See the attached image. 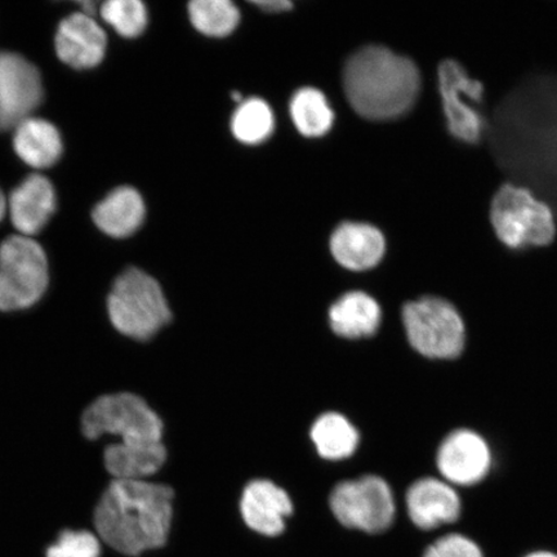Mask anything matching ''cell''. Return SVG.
Returning <instances> with one entry per match:
<instances>
[{
	"label": "cell",
	"instance_id": "cell-1",
	"mask_svg": "<svg viewBox=\"0 0 557 557\" xmlns=\"http://www.w3.org/2000/svg\"><path fill=\"white\" fill-rule=\"evenodd\" d=\"M172 487L145 480H114L95 510L99 537L116 553L138 556L165 545L173 518Z\"/></svg>",
	"mask_w": 557,
	"mask_h": 557
},
{
	"label": "cell",
	"instance_id": "cell-2",
	"mask_svg": "<svg viewBox=\"0 0 557 557\" xmlns=\"http://www.w3.org/2000/svg\"><path fill=\"white\" fill-rule=\"evenodd\" d=\"M344 86L348 102L361 116L394 120L413 107L421 88L412 60L381 46H368L346 62Z\"/></svg>",
	"mask_w": 557,
	"mask_h": 557
},
{
	"label": "cell",
	"instance_id": "cell-3",
	"mask_svg": "<svg viewBox=\"0 0 557 557\" xmlns=\"http://www.w3.org/2000/svg\"><path fill=\"white\" fill-rule=\"evenodd\" d=\"M108 311L116 331L138 341L154 337L172 319L159 283L136 268L116 277L108 298Z\"/></svg>",
	"mask_w": 557,
	"mask_h": 557
},
{
	"label": "cell",
	"instance_id": "cell-4",
	"mask_svg": "<svg viewBox=\"0 0 557 557\" xmlns=\"http://www.w3.org/2000/svg\"><path fill=\"white\" fill-rule=\"evenodd\" d=\"M83 434L89 441L102 435L122 437L125 447L163 444V422L139 396L131 393L103 395L82 417Z\"/></svg>",
	"mask_w": 557,
	"mask_h": 557
},
{
	"label": "cell",
	"instance_id": "cell-5",
	"mask_svg": "<svg viewBox=\"0 0 557 557\" xmlns=\"http://www.w3.org/2000/svg\"><path fill=\"white\" fill-rule=\"evenodd\" d=\"M403 324L410 346L433 360H455L466 347V324L455 305L424 296L404 305Z\"/></svg>",
	"mask_w": 557,
	"mask_h": 557
},
{
	"label": "cell",
	"instance_id": "cell-6",
	"mask_svg": "<svg viewBox=\"0 0 557 557\" xmlns=\"http://www.w3.org/2000/svg\"><path fill=\"white\" fill-rule=\"evenodd\" d=\"M491 222L497 238L511 249L543 247L556 235L555 215L527 187L506 184L491 205Z\"/></svg>",
	"mask_w": 557,
	"mask_h": 557
},
{
	"label": "cell",
	"instance_id": "cell-7",
	"mask_svg": "<svg viewBox=\"0 0 557 557\" xmlns=\"http://www.w3.org/2000/svg\"><path fill=\"white\" fill-rule=\"evenodd\" d=\"M48 281L40 244L27 236H10L0 244V311L30 308L45 295Z\"/></svg>",
	"mask_w": 557,
	"mask_h": 557
},
{
	"label": "cell",
	"instance_id": "cell-8",
	"mask_svg": "<svg viewBox=\"0 0 557 557\" xmlns=\"http://www.w3.org/2000/svg\"><path fill=\"white\" fill-rule=\"evenodd\" d=\"M331 508L341 524L369 534L387 531L396 515L392 487L375 475L338 484L331 494Z\"/></svg>",
	"mask_w": 557,
	"mask_h": 557
},
{
	"label": "cell",
	"instance_id": "cell-9",
	"mask_svg": "<svg viewBox=\"0 0 557 557\" xmlns=\"http://www.w3.org/2000/svg\"><path fill=\"white\" fill-rule=\"evenodd\" d=\"M437 83L450 134L459 141L478 143L483 136L484 120L475 104L483 99V83L471 78L455 60L438 65Z\"/></svg>",
	"mask_w": 557,
	"mask_h": 557
},
{
	"label": "cell",
	"instance_id": "cell-10",
	"mask_svg": "<svg viewBox=\"0 0 557 557\" xmlns=\"http://www.w3.org/2000/svg\"><path fill=\"white\" fill-rule=\"evenodd\" d=\"M493 450L476 430L459 428L438 444L435 457L438 475L455 487L483 483L493 468Z\"/></svg>",
	"mask_w": 557,
	"mask_h": 557
},
{
	"label": "cell",
	"instance_id": "cell-11",
	"mask_svg": "<svg viewBox=\"0 0 557 557\" xmlns=\"http://www.w3.org/2000/svg\"><path fill=\"white\" fill-rule=\"evenodd\" d=\"M44 101L39 70L15 52H0V131L15 129Z\"/></svg>",
	"mask_w": 557,
	"mask_h": 557
},
{
	"label": "cell",
	"instance_id": "cell-12",
	"mask_svg": "<svg viewBox=\"0 0 557 557\" xmlns=\"http://www.w3.org/2000/svg\"><path fill=\"white\" fill-rule=\"evenodd\" d=\"M410 521L421 531H434L453 524L462 513V499L457 487L442 478L426 476L416 480L406 496Z\"/></svg>",
	"mask_w": 557,
	"mask_h": 557
},
{
	"label": "cell",
	"instance_id": "cell-13",
	"mask_svg": "<svg viewBox=\"0 0 557 557\" xmlns=\"http://www.w3.org/2000/svg\"><path fill=\"white\" fill-rule=\"evenodd\" d=\"M54 45L64 64L86 70L101 64L108 38L92 17L79 12L61 21Z\"/></svg>",
	"mask_w": 557,
	"mask_h": 557
},
{
	"label": "cell",
	"instance_id": "cell-14",
	"mask_svg": "<svg viewBox=\"0 0 557 557\" xmlns=\"http://www.w3.org/2000/svg\"><path fill=\"white\" fill-rule=\"evenodd\" d=\"M240 512L252 531L276 537L284 532L285 519L294 512V504L281 486L269 480H256L243 492Z\"/></svg>",
	"mask_w": 557,
	"mask_h": 557
},
{
	"label": "cell",
	"instance_id": "cell-15",
	"mask_svg": "<svg viewBox=\"0 0 557 557\" xmlns=\"http://www.w3.org/2000/svg\"><path fill=\"white\" fill-rule=\"evenodd\" d=\"M55 206L51 181L41 174H30L11 194L12 224L25 236L37 235L51 220Z\"/></svg>",
	"mask_w": 557,
	"mask_h": 557
},
{
	"label": "cell",
	"instance_id": "cell-16",
	"mask_svg": "<svg viewBox=\"0 0 557 557\" xmlns=\"http://www.w3.org/2000/svg\"><path fill=\"white\" fill-rule=\"evenodd\" d=\"M331 249L344 268L363 271L377 267L385 256L386 242L377 227L345 222L333 233Z\"/></svg>",
	"mask_w": 557,
	"mask_h": 557
},
{
	"label": "cell",
	"instance_id": "cell-17",
	"mask_svg": "<svg viewBox=\"0 0 557 557\" xmlns=\"http://www.w3.org/2000/svg\"><path fill=\"white\" fill-rule=\"evenodd\" d=\"M145 213L141 195L134 187L121 186L96 206L92 218L101 232L123 239L141 227Z\"/></svg>",
	"mask_w": 557,
	"mask_h": 557
},
{
	"label": "cell",
	"instance_id": "cell-18",
	"mask_svg": "<svg viewBox=\"0 0 557 557\" xmlns=\"http://www.w3.org/2000/svg\"><path fill=\"white\" fill-rule=\"evenodd\" d=\"M13 146L21 160L37 170L51 169L59 162L64 146L54 125L38 117H27L15 128Z\"/></svg>",
	"mask_w": 557,
	"mask_h": 557
},
{
	"label": "cell",
	"instance_id": "cell-19",
	"mask_svg": "<svg viewBox=\"0 0 557 557\" xmlns=\"http://www.w3.org/2000/svg\"><path fill=\"white\" fill-rule=\"evenodd\" d=\"M381 320V306L364 292H350L341 297L330 310L333 332L345 338L372 336L379 331Z\"/></svg>",
	"mask_w": 557,
	"mask_h": 557
},
{
	"label": "cell",
	"instance_id": "cell-20",
	"mask_svg": "<svg viewBox=\"0 0 557 557\" xmlns=\"http://www.w3.org/2000/svg\"><path fill=\"white\" fill-rule=\"evenodd\" d=\"M104 466L114 480H145L163 468L164 444L150 447H125L120 443L104 449Z\"/></svg>",
	"mask_w": 557,
	"mask_h": 557
},
{
	"label": "cell",
	"instance_id": "cell-21",
	"mask_svg": "<svg viewBox=\"0 0 557 557\" xmlns=\"http://www.w3.org/2000/svg\"><path fill=\"white\" fill-rule=\"evenodd\" d=\"M311 438L319 455L331 461L350 457L359 444L357 429L338 413L319 417L311 429Z\"/></svg>",
	"mask_w": 557,
	"mask_h": 557
},
{
	"label": "cell",
	"instance_id": "cell-22",
	"mask_svg": "<svg viewBox=\"0 0 557 557\" xmlns=\"http://www.w3.org/2000/svg\"><path fill=\"white\" fill-rule=\"evenodd\" d=\"M290 114L296 127L304 136L319 137L333 124V111L325 96L315 88L297 90L290 101Z\"/></svg>",
	"mask_w": 557,
	"mask_h": 557
},
{
	"label": "cell",
	"instance_id": "cell-23",
	"mask_svg": "<svg viewBox=\"0 0 557 557\" xmlns=\"http://www.w3.org/2000/svg\"><path fill=\"white\" fill-rule=\"evenodd\" d=\"M189 13L193 25L209 37H225L240 20L238 7L230 0H194Z\"/></svg>",
	"mask_w": 557,
	"mask_h": 557
},
{
	"label": "cell",
	"instance_id": "cell-24",
	"mask_svg": "<svg viewBox=\"0 0 557 557\" xmlns=\"http://www.w3.org/2000/svg\"><path fill=\"white\" fill-rule=\"evenodd\" d=\"M233 134L244 144H260L273 134L274 115L269 104L260 99L243 102L232 121Z\"/></svg>",
	"mask_w": 557,
	"mask_h": 557
},
{
	"label": "cell",
	"instance_id": "cell-25",
	"mask_svg": "<svg viewBox=\"0 0 557 557\" xmlns=\"http://www.w3.org/2000/svg\"><path fill=\"white\" fill-rule=\"evenodd\" d=\"M101 16L124 38H136L148 25V11L139 0H109L101 7Z\"/></svg>",
	"mask_w": 557,
	"mask_h": 557
},
{
	"label": "cell",
	"instance_id": "cell-26",
	"mask_svg": "<svg viewBox=\"0 0 557 557\" xmlns=\"http://www.w3.org/2000/svg\"><path fill=\"white\" fill-rule=\"evenodd\" d=\"M101 545L94 533L64 531L58 542L48 547L46 557H100Z\"/></svg>",
	"mask_w": 557,
	"mask_h": 557
},
{
	"label": "cell",
	"instance_id": "cell-27",
	"mask_svg": "<svg viewBox=\"0 0 557 557\" xmlns=\"http://www.w3.org/2000/svg\"><path fill=\"white\" fill-rule=\"evenodd\" d=\"M423 557H484L482 548L468 535L449 533L436 540Z\"/></svg>",
	"mask_w": 557,
	"mask_h": 557
},
{
	"label": "cell",
	"instance_id": "cell-28",
	"mask_svg": "<svg viewBox=\"0 0 557 557\" xmlns=\"http://www.w3.org/2000/svg\"><path fill=\"white\" fill-rule=\"evenodd\" d=\"M253 4L264 12H283L292 9L288 0H257Z\"/></svg>",
	"mask_w": 557,
	"mask_h": 557
},
{
	"label": "cell",
	"instance_id": "cell-29",
	"mask_svg": "<svg viewBox=\"0 0 557 557\" xmlns=\"http://www.w3.org/2000/svg\"><path fill=\"white\" fill-rule=\"evenodd\" d=\"M5 209H7L5 198H4L2 190H0V221H2L4 219Z\"/></svg>",
	"mask_w": 557,
	"mask_h": 557
},
{
	"label": "cell",
	"instance_id": "cell-30",
	"mask_svg": "<svg viewBox=\"0 0 557 557\" xmlns=\"http://www.w3.org/2000/svg\"><path fill=\"white\" fill-rule=\"evenodd\" d=\"M525 557H557V555L549 552H535L527 555Z\"/></svg>",
	"mask_w": 557,
	"mask_h": 557
}]
</instances>
